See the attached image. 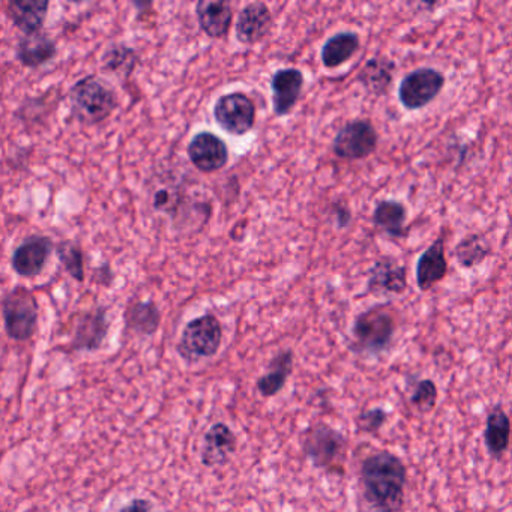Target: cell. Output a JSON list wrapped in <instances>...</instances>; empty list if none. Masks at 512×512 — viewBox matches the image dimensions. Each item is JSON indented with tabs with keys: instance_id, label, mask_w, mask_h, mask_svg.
<instances>
[{
	"instance_id": "32",
	"label": "cell",
	"mask_w": 512,
	"mask_h": 512,
	"mask_svg": "<svg viewBox=\"0 0 512 512\" xmlns=\"http://www.w3.org/2000/svg\"><path fill=\"white\" fill-rule=\"evenodd\" d=\"M179 205V193L175 190H169V188H164V190L157 191L154 196V208L157 211L167 212H175V209L178 208Z\"/></svg>"
},
{
	"instance_id": "14",
	"label": "cell",
	"mask_w": 512,
	"mask_h": 512,
	"mask_svg": "<svg viewBox=\"0 0 512 512\" xmlns=\"http://www.w3.org/2000/svg\"><path fill=\"white\" fill-rule=\"evenodd\" d=\"M406 289L407 269L397 260L383 257L368 269L367 290L373 295H401Z\"/></svg>"
},
{
	"instance_id": "22",
	"label": "cell",
	"mask_w": 512,
	"mask_h": 512,
	"mask_svg": "<svg viewBox=\"0 0 512 512\" xmlns=\"http://www.w3.org/2000/svg\"><path fill=\"white\" fill-rule=\"evenodd\" d=\"M394 71V61L385 56H374L359 71L358 82L368 94L382 97L394 82Z\"/></svg>"
},
{
	"instance_id": "12",
	"label": "cell",
	"mask_w": 512,
	"mask_h": 512,
	"mask_svg": "<svg viewBox=\"0 0 512 512\" xmlns=\"http://www.w3.org/2000/svg\"><path fill=\"white\" fill-rule=\"evenodd\" d=\"M53 242L47 236H31L25 239L13 254V269L20 277L34 278L46 268L52 256Z\"/></svg>"
},
{
	"instance_id": "28",
	"label": "cell",
	"mask_w": 512,
	"mask_h": 512,
	"mask_svg": "<svg viewBox=\"0 0 512 512\" xmlns=\"http://www.w3.org/2000/svg\"><path fill=\"white\" fill-rule=\"evenodd\" d=\"M137 56L133 49L125 46H115L107 50L103 56V67L116 76L127 79L136 70Z\"/></svg>"
},
{
	"instance_id": "7",
	"label": "cell",
	"mask_w": 512,
	"mask_h": 512,
	"mask_svg": "<svg viewBox=\"0 0 512 512\" xmlns=\"http://www.w3.org/2000/svg\"><path fill=\"white\" fill-rule=\"evenodd\" d=\"M215 122L230 136L242 137L256 124V104L244 92L221 95L214 106Z\"/></svg>"
},
{
	"instance_id": "30",
	"label": "cell",
	"mask_w": 512,
	"mask_h": 512,
	"mask_svg": "<svg viewBox=\"0 0 512 512\" xmlns=\"http://www.w3.org/2000/svg\"><path fill=\"white\" fill-rule=\"evenodd\" d=\"M439 391L431 379L418 380L410 395V403L419 413H430L436 407Z\"/></svg>"
},
{
	"instance_id": "8",
	"label": "cell",
	"mask_w": 512,
	"mask_h": 512,
	"mask_svg": "<svg viewBox=\"0 0 512 512\" xmlns=\"http://www.w3.org/2000/svg\"><path fill=\"white\" fill-rule=\"evenodd\" d=\"M379 134L370 119H353L335 136L332 149L341 160H365L376 152Z\"/></svg>"
},
{
	"instance_id": "5",
	"label": "cell",
	"mask_w": 512,
	"mask_h": 512,
	"mask_svg": "<svg viewBox=\"0 0 512 512\" xmlns=\"http://www.w3.org/2000/svg\"><path fill=\"white\" fill-rule=\"evenodd\" d=\"M302 448L316 469L343 473L347 439L337 428L323 422L313 425L305 431Z\"/></svg>"
},
{
	"instance_id": "23",
	"label": "cell",
	"mask_w": 512,
	"mask_h": 512,
	"mask_svg": "<svg viewBox=\"0 0 512 512\" xmlns=\"http://www.w3.org/2000/svg\"><path fill=\"white\" fill-rule=\"evenodd\" d=\"M58 49L55 41L44 34L43 31L37 34L25 35L17 46V59L26 68H38L46 65L55 58Z\"/></svg>"
},
{
	"instance_id": "9",
	"label": "cell",
	"mask_w": 512,
	"mask_h": 512,
	"mask_svg": "<svg viewBox=\"0 0 512 512\" xmlns=\"http://www.w3.org/2000/svg\"><path fill=\"white\" fill-rule=\"evenodd\" d=\"M445 86V76L436 68H418L401 80L398 98L407 110H421L436 100Z\"/></svg>"
},
{
	"instance_id": "20",
	"label": "cell",
	"mask_w": 512,
	"mask_h": 512,
	"mask_svg": "<svg viewBox=\"0 0 512 512\" xmlns=\"http://www.w3.org/2000/svg\"><path fill=\"white\" fill-rule=\"evenodd\" d=\"M50 4L47 0H16L8 4V16L17 29L25 35L37 34L43 29L49 13Z\"/></svg>"
},
{
	"instance_id": "1",
	"label": "cell",
	"mask_w": 512,
	"mask_h": 512,
	"mask_svg": "<svg viewBox=\"0 0 512 512\" xmlns=\"http://www.w3.org/2000/svg\"><path fill=\"white\" fill-rule=\"evenodd\" d=\"M406 482L403 460L386 449L371 454L362 463V496L371 512H400L404 508Z\"/></svg>"
},
{
	"instance_id": "26",
	"label": "cell",
	"mask_w": 512,
	"mask_h": 512,
	"mask_svg": "<svg viewBox=\"0 0 512 512\" xmlns=\"http://www.w3.org/2000/svg\"><path fill=\"white\" fill-rule=\"evenodd\" d=\"M161 313L154 302H131L125 313V325L128 331L140 337H151L160 328Z\"/></svg>"
},
{
	"instance_id": "10",
	"label": "cell",
	"mask_w": 512,
	"mask_h": 512,
	"mask_svg": "<svg viewBox=\"0 0 512 512\" xmlns=\"http://www.w3.org/2000/svg\"><path fill=\"white\" fill-rule=\"evenodd\" d=\"M191 164L202 173L220 172L229 163V148L217 134L202 131L191 139L187 149Z\"/></svg>"
},
{
	"instance_id": "15",
	"label": "cell",
	"mask_w": 512,
	"mask_h": 512,
	"mask_svg": "<svg viewBox=\"0 0 512 512\" xmlns=\"http://www.w3.org/2000/svg\"><path fill=\"white\" fill-rule=\"evenodd\" d=\"M272 13L263 2H251L245 5L236 20V40L242 46H254L260 43L272 28Z\"/></svg>"
},
{
	"instance_id": "25",
	"label": "cell",
	"mask_w": 512,
	"mask_h": 512,
	"mask_svg": "<svg viewBox=\"0 0 512 512\" xmlns=\"http://www.w3.org/2000/svg\"><path fill=\"white\" fill-rule=\"evenodd\" d=\"M407 208L397 200H382L373 212V223L377 229L391 238L406 236Z\"/></svg>"
},
{
	"instance_id": "19",
	"label": "cell",
	"mask_w": 512,
	"mask_h": 512,
	"mask_svg": "<svg viewBox=\"0 0 512 512\" xmlns=\"http://www.w3.org/2000/svg\"><path fill=\"white\" fill-rule=\"evenodd\" d=\"M511 437V421L502 404L491 407L485 419L484 443L488 454L494 460H500L508 451Z\"/></svg>"
},
{
	"instance_id": "3",
	"label": "cell",
	"mask_w": 512,
	"mask_h": 512,
	"mask_svg": "<svg viewBox=\"0 0 512 512\" xmlns=\"http://www.w3.org/2000/svg\"><path fill=\"white\" fill-rule=\"evenodd\" d=\"M70 104L77 121L94 125L110 118L118 107V97L100 77L88 76L70 89Z\"/></svg>"
},
{
	"instance_id": "13",
	"label": "cell",
	"mask_w": 512,
	"mask_h": 512,
	"mask_svg": "<svg viewBox=\"0 0 512 512\" xmlns=\"http://www.w3.org/2000/svg\"><path fill=\"white\" fill-rule=\"evenodd\" d=\"M109 329L106 308L88 311L77 320L71 347L76 352H97L103 347Z\"/></svg>"
},
{
	"instance_id": "29",
	"label": "cell",
	"mask_w": 512,
	"mask_h": 512,
	"mask_svg": "<svg viewBox=\"0 0 512 512\" xmlns=\"http://www.w3.org/2000/svg\"><path fill=\"white\" fill-rule=\"evenodd\" d=\"M59 262L64 265L65 271L74 278V280L85 281V257H83L82 248L73 241H62L56 247Z\"/></svg>"
},
{
	"instance_id": "16",
	"label": "cell",
	"mask_w": 512,
	"mask_h": 512,
	"mask_svg": "<svg viewBox=\"0 0 512 512\" xmlns=\"http://www.w3.org/2000/svg\"><path fill=\"white\" fill-rule=\"evenodd\" d=\"M236 448H238V437L235 431L224 422H217L206 431L203 437L200 461L205 467L224 466L229 463Z\"/></svg>"
},
{
	"instance_id": "2",
	"label": "cell",
	"mask_w": 512,
	"mask_h": 512,
	"mask_svg": "<svg viewBox=\"0 0 512 512\" xmlns=\"http://www.w3.org/2000/svg\"><path fill=\"white\" fill-rule=\"evenodd\" d=\"M397 319L386 305H376L356 316L350 349L359 355H380L391 347Z\"/></svg>"
},
{
	"instance_id": "6",
	"label": "cell",
	"mask_w": 512,
	"mask_h": 512,
	"mask_svg": "<svg viewBox=\"0 0 512 512\" xmlns=\"http://www.w3.org/2000/svg\"><path fill=\"white\" fill-rule=\"evenodd\" d=\"M37 298L26 287H16L2 301L5 332L14 341H29L38 329Z\"/></svg>"
},
{
	"instance_id": "21",
	"label": "cell",
	"mask_w": 512,
	"mask_h": 512,
	"mask_svg": "<svg viewBox=\"0 0 512 512\" xmlns=\"http://www.w3.org/2000/svg\"><path fill=\"white\" fill-rule=\"evenodd\" d=\"M295 364V355L292 350H281L277 356L269 362V370L260 376L256 382L257 391L262 397L271 398L280 394L289 380Z\"/></svg>"
},
{
	"instance_id": "17",
	"label": "cell",
	"mask_w": 512,
	"mask_h": 512,
	"mask_svg": "<svg viewBox=\"0 0 512 512\" xmlns=\"http://www.w3.org/2000/svg\"><path fill=\"white\" fill-rule=\"evenodd\" d=\"M446 274H448V260H446L445 239L439 236L419 256L416 263V284L421 292H428L443 281Z\"/></svg>"
},
{
	"instance_id": "18",
	"label": "cell",
	"mask_w": 512,
	"mask_h": 512,
	"mask_svg": "<svg viewBox=\"0 0 512 512\" xmlns=\"http://www.w3.org/2000/svg\"><path fill=\"white\" fill-rule=\"evenodd\" d=\"M196 16L200 29L212 40L226 38L232 28V5L224 0H200Z\"/></svg>"
},
{
	"instance_id": "33",
	"label": "cell",
	"mask_w": 512,
	"mask_h": 512,
	"mask_svg": "<svg viewBox=\"0 0 512 512\" xmlns=\"http://www.w3.org/2000/svg\"><path fill=\"white\" fill-rule=\"evenodd\" d=\"M119 512H157L155 511L154 503L151 500L143 499V497H136L130 500L127 505L122 506Z\"/></svg>"
},
{
	"instance_id": "11",
	"label": "cell",
	"mask_w": 512,
	"mask_h": 512,
	"mask_svg": "<svg viewBox=\"0 0 512 512\" xmlns=\"http://www.w3.org/2000/svg\"><path fill=\"white\" fill-rule=\"evenodd\" d=\"M304 73L298 68H281L271 77L272 109L275 116L290 115L304 89Z\"/></svg>"
},
{
	"instance_id": "4",
	"label": "cell",
	"mask_w": 512,
	"mask_h": 512,
	"mask_svg": "<svg viewBox=\"0 0 512 512\" xmlns=\"http://www.w3.org/2000/svg\"><path fill=\"white\" fill-rule=\"evenodd\" d=\"M223 343V325L214 314H203L185 325L176 352L188 364L217 355Z\"/></svg>"
},
{
	"instance_id": "24",
	"label": "cell",
	"mask_w": 512,
	"mask_h": 512,
	"mask_svg": "<svg viewBox=\"0 0 512 512\" xmlns=\"http://www.w3.org/2000/svg\"><path fill=\"white\" fill-rule=\"evenodd\" d=\"M359 47H361V40L356 32H338L323 44L320 52L323 67L328 70L341 67L356 55Z\"/></svg>"
},
{
	"instance_id": "31",
	"label": "cell",
	"mask_w": 512,
	"mask_h": 512,
	"mask_svg": "<svg viewBox=\"0 0 512 512\" xmlns=\"http://www.w3.org/2000/svg\"><path fill=\"white\" fill-rule=\"evenodd\" d=\"M389 413L383 407H373V409L364 410L356 418V428L362 433L376 434L380 428L388 421Z\"/></svg>"
},
{
	"instance_id": "27",
	"label": "cell",
	"mask_w": 512,
	"mask_h": 512,
	"mask_svg": "<svg viewBox=\"0 0 512 512\" xmlns=\"http://www.w3.org/2000/svg\"><path fill=\"white\" fill-rule=\"evenodd\" d=\"M490 254L487 241L479 235H469L461 239L455 247V259L461 268L470 269L481 265Z\"/></svg>"
}]
</instances>
